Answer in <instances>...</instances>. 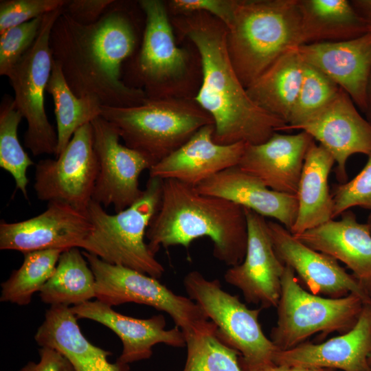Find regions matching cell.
Here are the masks:
<instances>
[{"instance_id": "6da1fadb", "label": "cell", "mask_w": 371, "mask_h": 371, "mask_svg": "<svg viewBox=\"0 0 371 371\" xmlns=\"http://www.w3.org/2000/svg\"><path fill=\"white\" fill-rule=\"evenodd\" d=\"M115 1L98 21L82 24L64 10L50 34L53 59L78 97L92 95L102 106L131 107L147 98L120 78L122 63L133 53L137 34L131 18Z\"/></svg>"}, {"instance_id": "7a4b0ae2", "label": "cell", "mask_w": 371, "mask_h": 371, "mask_svg": "<svg viewBox=\"0 0 371 371\" xmlns=\"http://www.w3.org/2000/svg\"><path fill=\"white\" fill-rule=\"evenodd\" d=\"M179 34L189 39L199 55L201 83L194 100L212 117L214 140L227 145L259 144L286 125L257 106L249 97L232 64L227 27L206 12L174 16Z\"/></svg>"}, {"instance_id": "3957f363", "label": "cell", "mask_w": 371, "mask_h": 371, "mask_svg": "<svg viewBox=\"0 0 371 371\" xmlns=\"http://www.w3.org/2000/svg\"><path fill=\"white\" fill-rule=\"evenodd\" d=\"M201 237L213 242L216 259L229 267L240 264L248 238L244 207L181 181L162 180L160 205L146 234L151 253L175 245L188 248Z\"/></svg>"}, {"instance_id": "277c9868", "label": "cell", "mask_w": 371, "mask_h": 371, "mask_svg": "<svg viewBox=\"0 0 371 371\" xmlns=\"http://www.w3.org/2000/svg\"><path fill=\"white\" fill-rule=\"evenodd\" d=\"M227 48L247 88L281 55L301 45L298 0H233Z\"/></svg>"}, {"instance_id": "5b68a950", "label": "cell", "mask_w": 371, "mask_h": 371, "mask_svg": "<svg viewBox=\"0 0 371 371\" xmlns=\"http://www.w3.org/2000/svg\"><path fill=\"white\" fill-rule=\"evenodd\" d=\"M101 117L113 124L125 145L141 154L151 167L201 127L214 124L194 98H146L131 107L102 106Z\"/></svg>"}, {"instance_id": "8992f818", "label": "cell", "mask_w": 371, "mask_h": 371, "mask_svg": "<svg viewBox=\"0 0 371 371\" xmlns=\"http://www.w3.org/2000/svg\"><path fill=\"white\" fill-rule=\"evenodd\" d=\"M161 192L162 179L149 177L141 196L114 214L107 213L100 204L91 200L87 212L93 228L82 249L108 263L160 278L164 268L144 240L159 210Z\"/></svg>"}, {"instance_id": "52a82bcc", "label": "cell", "mask_w": 371, "mask_h": 371, "mask_svg": "<svg viewBox=\"0 0 371 371\" xmlns=\"http://www.w3.org/2000/svg\"><path fill=\"white\" fill-rule=\"evenodd\" d=\"M366 303L350 293L341 297H325L303 289L294 271L285 265L281 294L277 306V324L271 340L280 350L292 348L316 333L325 335L351 329Z\"/></svg>"}, {"instance_id": "ba28073f", "label": "cell", "mask_w": 371, "mask_h": 371, "mask_svg": "<svg viewBox=\"0 0 371 371\" xmlns=\"http://www.w3.org/2000/svg\"><path fill=\"white\" fill-rule=\"evenodd\" d=\"M183 284L188 297L216 326L220 338L240 354L243 370L273 363L278 349L262 330L258 320L262 308H248L238 295L223 290L218 280H208L197 271L189 272Z\"/></svg>"}, {"instance_id": "9c48e42d", "label": "cell", "mask_w": 371, "mask_h": 371, "mask_svg": "<svg viewBox=\"0 0 371 371\" xmlns=\"http://www.w3.org/2000/svg\"><path fill=\"white\" fill-rule=\"evenodd\" d=\"M146 16L135 72L147 98H193L190 95V57L175 43L166 3L141 0Z\"/></svg>"}, {"instance_id": "30bf717a", "label": "cell", "mask_w": 371, "mask_h": 371, "mask_svg": "<svg viewBox=\"0 0 371 371\" xmlns=\"http://www.w3.org/2000/svg\"><path fill=\"white\" fill-rule=\"evenodd\" d=\"M64 8L43 16L34 44L7 76L14 90L16 107L27 124L24 146L34 156L56 153L57 133L48 120L44 95L53 63L50 34Z\"/></svg>"}, {"instance_id": "8fae6325", "label": "cell", "mask_w": 371, "mask_h": 371, "mask_svg": "<svg viewBox=\"0 0 371 371\" xmlns=\"http://www.w3.org/2000/svg\"><path fill=\"white\" fill-rule=\"evenodd\" d=\"M95 279V298L110 306L125 303L145 304L168 313L185 337L209 320L188 297L177 295L158 279L124 266L108 263L85 251Z\"/></svg>"}, {"instance_id": "7c38bea8", "label": "cell", "mask_w": 371, "mask_h": 371, "mask_svg": "<svg viewBox=\"0 0 371 371\" xmlns=\"http://www.w3.org/2000/svg\"><path fill=\"white\" fill-rule=\"evenodd\" d=\"M98 172L91 123L80 128L55 159L40 160L34 189L43 201H60L87 212Z\"/></svg>"}, {"instance_id": "4fadbf2b", "label": "cell", "mask_w": 371, "mask_h": 371, "mask_svg": "<svg viewBox=\"0 0 371 371\" xmlns=\"http://www.w3.org/2000/svg\"><path fill=\"white\" fill-rule=\"evenodd\" d=\"M93 146L98 163L92 200L102 207L125 210L142 194L139 178L151 168L138 152L120 143L116 127L100 116L91 122Z\"/></svg>"}, {"instance_id": "5bb4252c", "label": "cell", "mask_w": 371, "mask_h": 371, "mask_svg": "<svg viewBox=\"0 0 371 371\" xmlns=\"http://www.w3.org/2000/svg\"><path fill=\"white\" fill-rule=\"evenodd\" d=\"M87 212L60 201L47 203L41 214L15 223H0V249L23 254L82 248L93 230Z\"/></svg>"}, {"instance_id": "9a60e30c", "label": "cell", "mask_w": 371, "mask_h": 371, "mask_svg": "<svg viewBox=\"0 0 371 371\" xmlns=\"http://www.w3.org/2000/svg\"><path fill=\"white\" fill-rule=\"evenodd\" d=\"M247 246L243 261L225 272L226 282L240 289L247 303L277 307L285 265L276 255L265 217L244 207Z\"/></svg>"}, {"instance_id": "2e32d148", "label": "cell", "mask_w": 371, "mask_h": 371, "mask_svg": "<svg viewBox=\"0 0 371 371\" xmlns=\"http://www.w3.org/2000/svg\"><path fill=\"white\" fill-rule=\"evenodd\" d=\"M267 228L278 258L294 271L309 292L329 297L352 293L371 302L367 290L335 258L308 247L279 223L267 221Z\"/></svg>"}, {"instance_id": "e0dca14e", "label": "cell", "mask_w": 371, "mask_h": 371, "mask_svg": "<svg viewBox=\"0 0 371 371\" xmlns=\"http://www.w3.org/2000/svg\"><path fill=\"white\" fill-rule=\"evenodd\" d=\"M295 129L306 132L330 153L340 183L347 181L346 163L351 155H371V124L341 88L328 105Z\"/></svg>"}, {"instance_id": "ac0fdd59", "label": "cell", "mask_w": 371, "mask_h": 371, "mask_svg": "<svg viewBox=\"0 0 371 371\" xmlns=\"http://www.w3.org/2000/svg\"><path fill=\"white\" fill-rule=\"evenodd\" d=\"M302 61L321 71L363 110L369 108L371 78V31L341 41L295 47Z\"/></svg>"}, {"instance_id": "d6986e66", "label": "cell", "mask_w": 371, "mask_h": 371, "mask_svg": "<svg viewBox=\"0 0 371 371\" xmlns=\"http://www.w3.org/2000/svg\"><path fill=\"white\" fill-rule=\"evenodd\" d=\"M371 302L366 303L355 326L344 334L323 343H302L278 350L273 363L291 368H333L342 371H370Z\"/></svg>"}, {"instance_id": "ffe728a7", "label": "cell", "mask_w": 371, "mask_h": 371, "mask_svg": "<svg viewBox=\"0 0 371 371\" xmlns=\"http://www.w3.org/2000/svg\"><path fill=\"white\" fill-rule=\"evenodd\" d=\"M80 319L98 322L114 332L122 344V351L117 363L128 367V363L149 359L153 348L164 344L176 348L186 345V337L181 329L166 330V319L161 314L148 319H137L122 315L99 300L89 301L71 307Z\"/></svg>"}, {"instance_id": "44dd1931", "label": "cell", "mask_w": 371, "mask_h": 371, "mask_svg": "<svg viewBox=\"0 0 371 371\" xmlns=\"http://www.w3.org/2000/svg\"><path fill=\"white\" fill-rule=\"evenodd\" d=\"M214 124L198 130L185 144L149 169V177L175 179L196 187L212 176L238 166L247 144L214 140Z\"/></svg>"}, {"instance_id": "7402d4cb", "label": "cell", "mask_w": 371, "mask_h": 371, "mask_svg": "<svg viewBox=\"0 0 371 371\" xmlns=\"http://www.w3.org/2000/svg\"><path fill=\"white\" fill-rule=\"evenodd\" d=\"M314 139L304 131L274 133L266 142L247 144L238 166L269 188L296 195L304 159Z\"/></svg>"}, {"instance_id": "603a6c76", "label": "cell", "mask_w": 371, "mask_h": 371, "mask_svg": "<svg viewBox=\"0 0 371 371\" xmlns=\"http://www.w3.org/2000/svg\"><path fill=\"white\" fill-rule=\"evenodd\" d=\"M200 193L221 197L276 219L289 231L297 214L296 195L274 191L238 166L225 169L194 187Z\"/></svg>"}, {"instance_id": "cb8c5ba5", "label": "cell", "mask_w": 371, "mask_h": 371, "mask_svg": "<svg viewBox=\"0 0 371 371\" xmlns=\"http://www.w3.org/2000/svg\"><path fill=\"white\" fill-rule=\"evenodd\" d=\"M339 221L330 220L315 228L294 236L317 251L344 263L367 290L371 291V231L368 224L359 223L347 210ZM370 294V293H369Z\"/></svg>"}, {"instance_id": "d4e9b609", "label": "cell", "mask_w": 371, "mask_h": 371, "mask_svg": "<svg viewBox=\"0 0 371 371\" xmlns=\"http://www.w3.org/2000/svg\"><path fill=\"white\" fill-rule=\"evenodd\" d=\"M71 307L52 305L37 329L34 339L41 347L62 353L75 371H128L118 363H111V352L91 344L82 334Z\"/></svg>"}, {"instance_id": "484cf974", "label": "cell", "mask_w": 371, "mask_h": 371, "mask_svg": "<svg viewBox=\"0 0 371 371\" xmlns=\"http://www.w3.org/2000/svg\"><path fill=\"white\" fill-rule=\"evenodd\" d=\"M330 153L313 140L306 152L296 196L297 214L290 232L299 235L333 218L328 177L335 164Z\"/></svg>"}, {"instance_id": "4316f807", "label": "cell", "mask_w": 371, "mask_h": 371, "mask_svg": "<svg viewBox=\"0 0 371 371\" xmlns=\"http://www.w3.org/2000/svg\"><path fill=\"white\" fill-rule=\"evenodd\" d=\"M298 5L301 45L346 41L371 31L349 1L298 0Z\"/></svg>"}, {"instance_id": "83f0119b", "label": "cell", "mask_w": 371, "mask_h": 371, "mask_svg": "<svg viewBox=\"0 0 371 371\" xmlns=\"http://www.w3.org/2000/svg\"><path fill=\"white\" fill-rule=\"evenodd\" d=\"M303 74L304 62L291 48L246 88L247 93L257 106L287 124Z\"/></svg>"}, {"instance_id": "f1b7e54d", "label": "cell", "mask_w": 371, "mask_h": 371, "mask_svg": "<svg viewBox=\"0 0 371 371\" xmlns=\"http://www.w3.org/2000/svg\"><path fill=\"white\" fill-rule=\"evenodd\" d=\"M40 297L50 306H67L80 305L95 297V276L78 248L61 253L53 275L40 291Z\"/></svg>"}, {"instance_id": "f546056e", "label": "cell", "mask_w": 371, "mask_h": 371, "mask_svg": "<svg viewBox=\"0 0 371 371\" xmlns=\"http://www.w3.org/2000/svg\"><path fill=\"white\" fill-rule=\"evenodd\" d=\"M46 91L52 95L54 104L58 139L56 157L80 128L101 116L102 104L96 97L76 95L69 87L60 65L54 59Z\"/></svg>"}, {"instance_id": "4dcf8cb0", "label": "cell", "mask_w": 371, "mask_h": 371, "mask_svg": "<svg viewBox=\"0 0 371 371\" xmlns=\"http://www.w3.org/2000/svg\"><path fill=\"white\" fill-rule=\"evenodd\" d=\"M64 250L45 249L23 254L21 267L1 284L0 300L20 306L29 304L53 275Z\"/></svg>"}, {"instance_id": "1f68e13d", "label": "cell", "mask_w": 371, "mask_h": 371, "mask_svg": "<svg viewBox=\"0 0 371 371\" xmlns=\"http://www.w3.org/2000/svg\"><path fill=\"white\" fill-rule=\"evenodd\" d=\"M187 358L183 371H243L239 353L218 336L208 320L186 337Z\"/></svg>"}, {"instance_id": "d6a6232c", "label": "cell", "mask_w": 371, "mask_h": 371, "mask_svg": "<svg viewBox=\"0 0 371 371\" xmlns=\"http://www.w3.org/2000/svg\"><path fill=\"white\" fill-rule=\"evenodd\" d=\"M22 118L14 98L5 95L0 106V166L12 175L16 188L27 199V170L34 162L18 138V128Z\"/></svg>"}, {"instance_id": "836d02e7", "label": "cell", "mask_w": 371, "mask_h": 371, "mask_svg": "<svg viewBox=\"0 0 371 371\" xmlns=\"http://www.w3.org/2000/svg\"><path fill=\"white\" fill-rule=\"evenodd\" d=\"M340 87L317 68L304 63L301 87L283 131L294 130L319 112L337 95Z\"/></svg>"}, {"instance_id": "e575fe53", "label": "cell", "mask_w": 371, "mask_h": 371, "mask_svg": "<svg viewBox=\"0 0 371 371\" xmlns=\"http://www.w3.org/2000/svg\"><path fill=\"white\" fill-rule=\"evenodd\" d=\"M43 16L10 27L0 34V75L8 76L36 39Z\"/></svg>"}, {"instance_id": "d590c367", "label": "cell", "mask_w": 371, "mask_h": 371, "mask_svg": "<svg viewBox=\"0 0 371 371\" xmlns=\"http://www.w3.org/2000/svg\"><path fill=\"white\" fill-rule=\"evenodd\" d=\"M331 194L333 218L354 207L371 211V155L358 175L350 181L335 186Z\"/></svg>"}, {"instance_id": "8d00e7d4", "label": "cell", "mask_w": 371, "mask_h": 371, "mask_svg": "<svg viewBox=\"0 0 371 371\" xmlns=\"http://www.w3.org/2000/svg\"><path fill=\"white\" fill-rule=\"evenodd\" d=\"M66 0H1L0 34L5 30L63 8Z\"/></svg>"}, {"instance_id": "74e56055", "label": "cell", "mask_w": 371, "mask_h": 371, "mask_svg": "<svg viewBox=\"0 0 371 371\" xmlns=\"http://www.w3.org/2000/svg\"><path fill=\"white\" fill-rule=\"evenodd\" d=\"M166 5L168 12L175 16L203 12L216 17L226 25L232 16L233 0H171Z\"/></svg>"}, {"instance_id": "f35d334b", "label": "cell", "mask_w": 371, "mask_h": 371, "mask_svg": "<svg viewBox=\"0 0 371 371\" xmlns=\"http://www.w3.org/2000/svg\"><path fill=\"white\" fill-rule=\"evenodd\" d=\"M115 1L113 0L67 1L64 10L75 21L82 24H91L98 21Z\"/></svg>"}, {"instance_id": "ab89813d", "label": "cell", "mask_w": 371, "mask_h": 371, "mask_svg": "<svg viewBox=\"0 0 371 371\" xmlns=\"http://www.w3.org/2000/svg\"><path fill=\"white\" fill-rule=\"evenodd\" d=\"M38 362H28L19 371H75L68 359L59 351L48 348L39 349Z\"/></svg>"}, {"instance_id": "60d3db41", "label": "cell", "mask_w": 371, "mask_h": 371, "mask_svg": "<svg viewBox=\"0 0 371 371\" xmlns=\"http://www.w3.org/2000/svg\"><path fill=\"white\" fill-rule=\"evenodd\" d=\"M357 12L366 20L371 30V0L350 1Z\"/></svg>"}, {"instance_id": "b9f144b4", "label": "cell", "mask_w": 371, "mask_h": 371, "mask_svg": "<svg viewBox=\"0 0 371 371\" xmlns=\"http://www.w3.org/2000/svg\"><path fill=\"white\" fill-rule=\"evenodd\" d=\"M243 371H293V369L282 366H278L273 363L256 368L245 369L243 370Z\"/></svg>"}, {"instance_id": "7bdbcfd3", "label": "cell", "mask_w": 371, "mask_h": 371, "mask_svg": "<svg viewBox=\"0 0 371 371\" xmlns=\"http://www.w3.org/2000/svg\"><path fill=\"white\" fill-rule=\"evenodd\" d=\"M293 371H319V369H311V368H293Z\"/></svg>"}, {"instance_id": "ee69618b", "label": "cell", "mask_w": 371, "mask_h": 371, "mask_svg": "<svg viewBox=\"0 0 371 371\" xmlns=\"http://www.w3.org/2000/svg\"><path fill=\"white\" fill-rule=\"evenodd\" d=\"M370 91H369V108H368V110H369L370 117L371 119V78H370Z\"/></svg>"}, {"instance_id": "f6af8a7d", "label": "cell", "mask_w": 371, "mask_h": 371, "mask_svg": "<svg viewBox=\"0 0 371 371\" xmlns=\"http://www.w3.org/2000/svg\"><path fill=\"white\" fill-rule=\"evenodd\" d=\"M367 223L368 224L371 231V214L369 216Z\"/></svg>"}, {"instance_id": "bcb514c9", "label": "cell", "mask_w": 371, "mask_h": 371, "mask_svg": "<svg viewBox=\"0 0 371 371\" xmlns=\"http://www.w3.org/2000/svg\"><path fill=\"white\" fill-rule=\"evenodd\" d=\"M369 293H370V297H371V291H370ZM369 363L371 365V355H370V356L369 357Z\"/></svg>"}]
</instances>
